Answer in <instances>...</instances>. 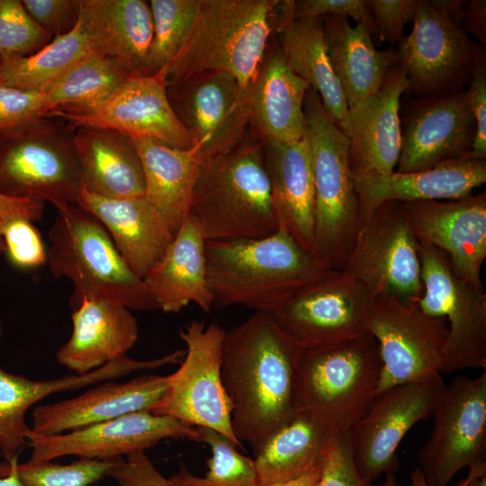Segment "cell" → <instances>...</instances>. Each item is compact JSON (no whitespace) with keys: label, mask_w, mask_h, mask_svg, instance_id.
<instances>
[{"label":"cell","mask_w":486,"mask_h":486,"mask_svg":"<svg viewBox=\"0 0 486 486\" xmlns=\"http://www.w3.org/2000/svg\"><path fill=\"white\" fill-rule=\"evenodd\" d=\"M302 351L268 312L255 311L226 331L221 379L232 404V429L255 454L267 436L299 410L294 382Z\"/></svg>","instance_id":"obj_1"},{"label":"cell","mask_w":486,"mask_h":486,"mask_svg":"<svg viewBox=\"0 0 486 486\" xmlns=\"http://www.w3.org/2000/svg\"><path fill=\"white\" fill-rule=\"evenodd\" d=\"M291 18L290 0H200L194 22L164 72L166 87L223 71L248 91L270 35Z\"/></svg>","instance_id":"obj_2"},{"label":"cell","mask_w":486,"mask_h":486,"mask_svg":"<svg viewBox=\"0 0 486 486\" xmlns=\"http://www.w3.org/2000/svg\"><path fill=\"white\" fill-rule=\"evenodd\" d=\"M207 282L214 305L271 312L331 271L284 230L261 238L207 240Z\"/></svg>","instance_id":"obj_3"},{"label":"cell","mask_w":486,"mask_h":486,"mask_svg":"<svg viewBox=\"0 0 486 486\" xmlns=\"http://www.w3.org/2000/svg\"><path fill=\"white\" fill-rule=\"evenodd\" d=\"M188 214L207 240L261 238L276 232L263 140H242L202 162Z\"/></svg>","instance_id":"obj_4"},{"label":"cell","mask_w":486,"mask_h":486,"mask_svg":"<svg viewBox=\"0 0 486 486\" xmlns=\"http://www.w3.org/2000/svg\"><path fill=\"white\" fill-rule=\"evenodd\" d=\"M49 231L47 264L69 279L72 309L84 299H105L130 310H158L143 280L128 267L100 220L79 204H62Z\"/></svg>","instance_id":"obj_5"},{"label":"cell","mask_w":486,"mask_h":486,"mask_svg":"<svg viewBox=\"0 0 486 486\" xmlns=\"http://www.w3.org/2000/svg\"><path fill=\"white\" fill-rule=\"evenodd\" d=\"M303 111L314 185L311 256L322 267L340 271L363 221L349 166V141L327 116L320 96L310 88L305 94Z\"/></svg>","instance_id":"obj_6"},{"label":"cell","mask_w":486,"mask_h":486,"mask_svg":"<svg viewBox=\"0 0 486 486\" xmlns=\"http://www.w3.org/2000/svg\"><path fill=\"white\" fill-rule=\"evenodd\" d=\"M373 336L302 349L296 368L294 400L334 432H348L377 395L382 374Z\"/></svg>","instance_id":"obj_7"},{"label":"cell","mask_w":486,"mask_h":486,"mask_svg":"<svg viewBox=\"0 0 486 486\" xmlns=\"http://www.w3.org/2000/svg\"><path fill=\"white\" fill-rule=\"evenodd\" d=\"M75 130L45 115L0 130V194L55 207L77 204L82 182Z\"/></svg>","instance_id":"obj_8"},{"label":"cell","mask_w":486,"mask_h":486,"mask_svg":"<svg viewBox=\"0 0 486 486\" xmlns=\"http://www.w3.org/2000/svg\"><path fill=\"white\" fill-rule=\"evenodd\" d=\"M226 330L212 322L192 320L179 336L186 345L179 368L168 375L166 389L150 412L192 427L211 428L240 449L231 425L232 404L221 379Z\"/></svg>","instance_id":"obj_9"},{"label":"cell","mask_w":486,"mask_h":486,"mask_svg":"<svg viewBox=\"0 0 486 486\" xmlns=\"http://www.w3.org/2000/svg\"><path fill=\"white\" fill-rule=\"evenodd\" d=\"M372 299L392 296L405 304L423 295L418 242L406 221L402 202L382 203L364 220L342 268Z\"/></svg>","instance_id":"obj_10"},{"label":"cell","mask_w":486,"mask_h":486,"mask_svg":"<svg viewBox=\"0 0 486 486\" xmlns=\"http://www.w3.org/2000/svg\"><path fill=\"white\" fill-rule=\"evenodd\" d=\"M412 22L410 33L396 51L409 84L406 92L421 98L464 90L476 65L486 58L484 47L428 0H418Z\"/></svg>","instance_id":"obj_11"},{"label":"cell","mask_w":486,"mask_h":486,"mask_svg":"<svg viewBox=\"0 0 486 486\" xmlns=\"http://www.w3.org/2000/svg\"><path fill=\"white\" fill-rule=\"evenodd\" d=\"M418 249L424 287L418 306L445 318L448 328L441 373L485 370L486 293L459 279L440 249L418 242Z\"/></svg>","instance_id":"obj_12"},{"label":"cell","mask_w":486,"mask_h":486,"mask_svg":"<svg viewBox=\"0 0 486 486\" xmlns=\"http://www.w3.org/2000/svg\"><path fill=\"white\" fill-rule=\"evenodd\" d=\"M434 426L419 451L418 468L432 486H446L464 468L485 462L486 371L457 376L433 412Z\"/></svg>","instance_id":"obj_13"},{"label":"cell","mask_w":486,"mask_h":486,"mask_svg":"<svg viewBox=\"0 0 486 486\" xmlns=\"http://www.w3.org/2000/svg\"><path fill=\"white\" fill-rule=\"evenodd\" d=\"M368 326L382 364L377 394L441 373L448 334L445 318L427 314L418 303L383 296L372 299Z\"/></svg>","instance_id":"obj_14"},{"label":"cell","mask_w":486,"mask_h":486,"mask_svg":"<svg viewBox=\"0 0 486 486\" xmlns=\"http://www.w3.org/2000/svg\"><path fill=\"white\" fill-rule=\"evenodd\" d=\"M371 302L356 279L331 271L268 313L287 337L306 349L372 336Z\"/></svg>","instance_id":"obj_15"},{"label":"cell","mask_w":486,"mask_h":486,"mask_svg":"<svg viewBox=\"0 0 486 486\" xmlns=\"http://www.w3.org/2000/svg\"><path fill=\"white\" fill-rule=\"evenodd\" d=\"M446 388L441 374L395 385L379 392L349 430L362 478L372 483L399 467L397 449L410 429L433 415Z\"/></svg>","instance_id":"obj_16"},{"label":"cell","mask_w":486,"mask_h":486,"mask_svg":"<svg viewBox=\"0 0 486 486\" xmlns=\"http://www.w3.org/2000/svg\"><path fill=\"white\" fill-rule=\"evenodd\" d=\"M167 94L201 164L243 140L249 123L248 91L231 74L205 72L168 86Z\"/></svg>","instance_id":"obj_17"},{"label":"cell","mask_w":486,"mask_h":486,"mask_svg":"<svg viewBox=\"0 0 486 486\" xmlns=\"http://www.w3.org/2000/svg\"><path fill=\"white\" fill-rule=\"evenodd\" d=\"M45 116L60 119L73 128L112 129L130 138H151L170 146L193 147L189 132L168 97L164 75H132L104 103L91 108H56Z\"/></svg>","instance_id":"obj_18"},{"label":"cell","mask_w":486,"mask_h":486,"mask_svg":"<svg viewBox=\"0 0 486 486\" xmlns=\"http://www.w3.org/2000/svg\"><path fill=\"white\" fill-rule=\"evenodd\" d=\"M166 438L202 442L196 427L150 411H139L55 435H38L30 429L26 445L32 449L30 460L34 462L68 455L107 460L144 452Z\"/></svg>","instance_id":"obj_19"},{"label":"cell","mask_w":486,"mask_h":486,"mask_svg":"<svg viewBox=\"0 0 486 486\" xmlns=\"http://www.w3.org/2000/svg\"><path fill=\"white\" fill-rule=\"evenodd\" d=\"M407 224L418 243L443 251L454 274L484 291L486 192L453 201L401 202Z\"/></svg>","instance_id":"obj_20"},{"label":"cell","mask_w":486,"mask_h":486,"mask_svg":"<svg viewBox=\"0 0 486 486\" xmlns=\"http://www.w3.org/2000/svg\"><path fill=\"white\" fill-rule=\"evenodd\" d=\"M400 152L397 172L430 169L464 158L471 150L475 121L466 89L414 99L400 117Z\"/></svg>","instance_id":"obj_21"},{"label":"cell","mask_w":486,"mask_h":486,"mask_svg":"<svg viewBox=\"0 0 486 486\" xmlns=\"http://www.w3.org/2000/svg\"><path fill=\"white\" fill-rule=\"evenodd\" d=\"M408 86L406 74L396 61L382 87L337 124L349 141L355 182L395 171L400 152V98Z\"/></svg>","instance_id":"obj_22"},{"label":"cell","mask_w":486,"mask_h":486,"mask_svg":"<svg viewBox=\"0 0 486 486\" xmlns=\"http://www.w3.org/2000/svg\"><path fill=\"white\" fill-rule=\"evenodd\" d=\"M110 381L74 398L39 405L32 411V432L60 434L130 413L150 411L164 394L168 375H141L126 382Z\"/></svg>","instance_id":"obj_23"},{"label":"cell","mask_w":486,"mask_h":486,"mask_svg":"<svg viewBox=\"0 0 486 486\" xmlns=\"http://www.w3.org/2000/svg\"><path fill=\"white\" fill-rule=\"evenodd\" d=\"M77 204L100 220L128 267L141 280L162 258L175 237L144 195L110 199L82 188Z\"/></svg>","instance_id":"obj_24"},{"label":"cell","mask_w":486,"mask_h":486,"mask_svg":"<svg viewBox=\"0 0 486 486\" xmlns=\"http://www.w3.org/2000/svg\"><path fill=\"white\" fill-rule=\"evenodd\" d=\"M71 320V336L56 358L78 375L125 356L139 338L131 310L105 299H84L73 309Z\"/></svg>","instance_id":"obj_25"},{"label":"cell","mask_w":486,"mask_h":486,"mask_svg":"<svg viewBox=\"0 0 486 486\" xmlns=\"http://www.w3.org/2000/svg\"><path fill=\"white\" fill-rule=\"evenodd\" d=\"M79 24L91 50L132 75H147L153 38L152 14L144 0H80Z\"/></svg>","instance_id":"obj_26"},{"label":"cell","mask_w":486,"mask_h":486,"mask_svg":"<svg viewBox=\"0 0 486 486\" xmlns=\"http://www.w3.org/2000/svg\"><path fill=\"white\" fill-rule=\"evenodd\" d=\"M263 143L272 204L279 228L311 254L314 185L307 138L289 143Z\"/></svg>","instance_id":"obj_27"},{"label":"cell","mask_w":486,"mask_h":486,"mask_svg":"<svg viewBox=\"0 0 486 486\" xmlns=\"http://www.w3.org/2000/svg\"><path fill=\"white\" fill-rule=\"evenodd\" d=\"M206 241L202 227L188 214L162 258L143 279L158 310L177 313L194 302L211 311L214 303L207 282Z\"/></svg>","instance_id":"obj_28"},{"label":"cell","mask_w":486,"mask_h":486,"mask_svg":"<svg viewBox=\"0 0 486 486\" xmlns=\"http://www.w3.org/2000/svg\"><path fill=\"white\" fill-rule=\"evenodd\" d=\"M309 88L290 68L278 46L263 59L248 89L249 123L263 141L289 143L305 136L303 104Z\"/></svg>","instance_id":"obj_29"},{"label":"cell","mask_w":486,"mask_h":486,"mask_svg":"<svg viewBox=\"0 0 486 486\" xmlns=\"http://www.w3.org/2000/svg\"><path fill=\"white\" fill-rule=\"evenodd\" d=\"M485 182L486 158L464 157L424 171H393L383 177L355 183L364 220L386 202L453 201L469 196Z\"/></svg>","instance_id":"obj_30"},{"label":"cell","mask_w":486,"mask_h":486,"mask_svg":"<svg viewBox=\"0 0 486 486\" xmlns=\"http://www.w3.org/2000/svg\"><path fill=\"white\" fill-rule=\"evenodd\" d=\"M75 145L84 190L110 199L145 194L141 160L130 136L81 126L76 128Z\"/></svg>","instance_id":"obj_31"},{"label":"cell","mask_w":486,"mask_h":486,"mask_svg":"<svg viewBox=\"0 0 486 486\" xmlns=\"http://www.w3.org/2000/svg\"><path fill=\"white\" fill-rule=\"evenodd\" d=\"M323 34L332 69L346 97L348 112L358 108L383 85L397 61L392 49L377 50L364 24L352 26L347 17H323Z\"/></svg>","instance_id":"obj_32"},{"label":"cell","mask_w":486,"mask_h":486,"mask_svg":"<svg viewBox=\"0 0 486 486\" xmlns=\"http://www.w3.org/2000/svg\"><path fill=\"white\" fill-rule=\"evenodd\" d=\"M131 139L143 167L144 196L176 235L189 213L201 166L198 151L194 146L183 149L151 138Z\"/></svg>","instance_id":"obj_33"},{"label":"cell","mask_w":486,"mask_h":486,"mask_svg":"<svg viewBox=\"0 0 486 486\" xmlns=\"http://www.w3.org/2000/svg\"><path fill=\"white\" fill-rule=\"evenodd\" d=\"M336 434L311 412L294 411L255 454L258 486L287 482L307 472L320 462Z\"/></svg>","instance_id":"obj_34"},{"label":"cell","mask_w":486,"mask_h":486,"mask_svg":"<svg viewBox=\"0 0 486 486\" xmlns=\"http://www.w3.org/2000/svg\"><path fill=\"white\" fill-rule=\"evenodd\" d=\"M323 17L288 21L275 32L290 68L317 93L327 116L338 124L348 114L346 97L327 53Z\"/></svg>","instance_id":"obj_35"},{"label":"cell","mask_w":486,"mask_h":486,"mask_svg":"<svg viewBox=\"0 0 486 486\" xmlns=\"http://www.w3.org/2000/svg\"><path fill=\"white\" fill-rule=\"evenodd\" d=\"M92 51L78 22L71 32L53 38L32 55L1 59L0 81L17 90L44 94Z\"/></svg>","instance_id":"obj_36"},{"label":"cell","mask_w":486,"mask_h":486,"mask_svg":"<svg viewBox=\"0 0 486 486\" xmlns=\"http://www.w3.org/2000/svg\"><path fill=\"white\" fill-rule=\"evenodd\" d=\"M130 76L113 59L92 51L42 94L46 113L56 108L97 106L114 94Z\"/></svg>","instance_id":"obj_37"},{"label":"cell","mask_w":486,"mask_h":486,"mask_svg":"<svg viewBox=\"0 0 486 486\" xmlns=\"http://www.w3.org/2000/svg\"><path fill=\"white\" fill-rule=\"evenodd\" d=\"M202 442L209 445L212 457L203 477L180 466L169 479L174 486H258L255 462L240 454L228 438L211 428L196 427Z\"/></svg>","instance_id":"obj_38"},{"label":"cell","mask_w":486,"mask_h":486,"mask_svg":"<svg viewBox=\"0 0 486 486\" xmlns=\"http://www.w3.org/2000/svg\"><path fill=\"white\" fill-rule=\"evenodd\" d=\"M200 0H150L153 38L146 74L164 72L181 48L196 16Z\"/></svg>","instance_id":"obj_39"},{"label":"cell","mask_w":486,"mask_h":486,"mask_svg":"<svg viewBox=\"0 0 486 486\" xmlns=\"http://www.w3.org/2000/svg\"><path fill=\"white\" fill-rule=\"evenodd\" d=\"M122 458L107 460L78 458L69 464L29 460L18 464L17 472L24 486H90L106 476Z\"/></svg>","instance_id":"obj_40"},{"label":"cell","mask_w":486,"mask_h":486,"mask_svg":"<svg viewBox=\"0 0 486 486\" xmlns=\"http://www.w3.org/2000/svg\"><path fill=\"white\" fill-rule=\"evenodd\" d=\"M52 37L31 17L20 0H0V60L32 55Z\"/></svg>","instance_id":"obj_41"},{"label":"cell","mask_w":486,"mask_h":486,"mask_svg":"<svg viewBox=\"0 0 486 486\" xmlns=\"http://www.w3.org/2000/svg\"><path fill=\"white\" fill-rule=\"evenodd\" d=\"M2 238L4 253L16 268L29 270L47 263V251L32 221L25 218L10 220L3 229Z\"/></svg>","instance_id":"obj_42"},{"label":"cell","mask_w":486,"mask_h":486,"mask_svg":"<svg viewBox=\"0 0 486 486\" xmlns=\"http://www.w3.org/2000/svg\"><path fill=\"white\" fill-rule=\"evenodd\" d=\"M316 486H372L358 472L349 431L332 437L322 454L321 473Z\"/></svg>","instance_id":"obj_43"},{"label":"cell","mask_w":486,"mask_h":486,"mask_svg":"<svg viewBox=\"0 0 486 486\" xmlns=\"http://www.w3.org/2000/svg\"><path fill=\"white\" fill-rule=\"evenodd\" d=\"M10 373L0 367V453L5 462L18 458L26 445L30 427L20 417L12 402L9 392Z\"/></svg>","instance_id":"obj_44"},{"label":"cell","mask_w":486,"mask_h":486,"mask_svg":"<svg viewBox=\"0 0 486 486\" xmlns=\"http://www.w3.org/2000/svg\"><path fill=\"white\" fill-rule=\"evenodd\" d=\"M35 22L52 39L71 32L78 22L80 0H22Z\"/></svg>","instance_id":"obj_45"},{"label":"cell","mask_w":486,"mask_h":486,"mask_svg":"<svg viewBox=\"0 0 486 486\" xmlns=\"http://www.w3.org/2000/svg\"><path fill=\"white\" fill-rule=\"evenodd\" d=\"M418 0H366L376 36L382 41L399 43L405 25L413 21Z\"/></svg>","instance_id":"obj_46"},{"label":"cell","mask_w":486,"mask_h":486,"mask_svg":"<svg viewBox=\"0 0 486 486\" xmlns=\"http://www.w3.org/2000/svg\"><path fill=\"white\" fill-rule=\"evenodd\" d=\"M46 112L42 94L17 90L0 81V130L43 116Z\"/></svg>","instance_id":"obj_47"},{"label":"cell","mask_w":486,"mask_h":486,"mask_svg":"<svg viewBox=\"0 0 486 486\" xmlns=\"http://www.w3.org/2000/svg\"><path fill=\"white\" fill-rule=\"evenodd\" d=\"M339 15L353 18L376 35L366 0H298L293 4V18Z\"/></svg>","instance_id":"obj_48"},{"label":"cell","mask_w":486,"mask_h":486,"mask_svg":"<svg viewBox=\"0 0 486 486\" xmlns=\"http://www.w3.org/2000/svg\"><path fill=\"white\" fill-rule=\"evenodd\" d=\"M466 94L475 121V135L471 150L465 158H486V58L476 65Z\"/></svg>","instance_id":"obj_49"},{"label":"cell","mask_w":486,"mask_h":486,"mask_svg":"<svg viewBox=\"0 0 486 486\" xmlns=\"http://www.w3.org/2000/svg\"><path fill=\"white\" fill-rule=\"evenodd\" d=\"M106 476L120 482V486H174L164 477L143 452L122 458Z\"/></svg>","instance_id":"obj_50"},{"label":"cell","mask_w":486,"mask_h":486,"mask_svg":"<svg viewBox=\"0 0 486 486\" xmlns=\"http://www.w3.org/2000/svg\"><path fill=\"white\" fill-rule=\"evenodd\" d=\"M44 212V202L22 200L0 194V255L4 246L2 231L4 226L15 218H25L32 222L40 221Z\"/></svg>","instance_id":"obj_51"},{"label":"cell","mask_w":486,"mask_h":486,"mask_svg":"<svg viewBox=\"0 0 486 486\" xmlns=\"http://www.w3.org/2000/svg\"><path fill=\"white\" fill-rule=\"evenodd\" d=\"M462 27L467 34L473 35L478 43L486 45V1H465Z\"/></svg>","instance_id":"obj_52"},{"label":"cell","mask_w":486,"mask_h":486,"mask_svg":"<svg viewBox=\"0 0 486 486\" xmlns=\"http://www.w3.org/2000/svg\"><path fill=\"white\" fill-rule=\"evenodd\" d=\"M430 4L437 11L444 14L454 23L462 26L464 4L463 0H428Z\"/></svg>","instance_id":"obj_53"},{"label":"cell","mask_w":486,"mask_h":486,"mask_svg":"<svg viewBox=\"0 0 486 486\" xmlns=\"http://www.w3.org/2000/svg\"><path fill=\"white\" fill-rule=\"evenodd\" d=\"M320 473L321 459L310 470L297 478L266 486H316L320 477Z\"/></svg>","instance_id":"obj_54"},{"label":"cell","mask_w":486,"mask_h":486,"mask_svg":"<svg viewBox=\"0 0 486 486\" xmlns=\"http://www.w3.org/2000/svg\"><path fill=\"white\" fill-rule=\"evenodd\" d=\"M457 486H486V462L470 467L467 476Z\"/></svg>","instance_id":"obj_55"},{"label":"cell","mask_w":486,"mask_h":486,"mask_svg":"<svg viewBox=\"0 0 486 486\" xmlns=\"http://www.w3.org/2000/svg\"><path fill=\"white\" fill-rule=\"evenodd\" d=\"M9 464H11V470L8 474L0 476V486H24L17 472L18 458L14 459Z\"/></svg>","instance_id":"obj_56"},{"label":"cell","mask_w":486,"mask_h":486,"mask_svg":"<svg viewBox=\"0 0 486 486\" xmlns=\"http://www.w3.org/2000/svg\"><path fill=\"white\" fill-rule=\"evenodd\" d=\"M410 486H432L427 482L421 471L416 467L410 472Z\"/></svg>","instance_id":"obj_57"},{"label":"cell","mask_w":486,"mask_h":486,"mask_svg":"<svg viewBox=\"0 0 486 486\" xmlns=\"http://www.w3.org/2000/svg\"><path fill=\"white\" fill-rule=\"evenodd\" d=\"M382 486H400L394 472L385 474V479Z\"/></svg>","instance_id":"obj_58"},{"label":"cell","mask_w":486,"mask_h":486,"mask_svg":"<svg viewBox=\"0 0 486 486\" xmlns=\"http://www.w3.org/2000/svg\"><path fill=\"white\" fill-rule=\"evenodd\" d=\"M11 470V464L7 462H0V476H4L9 473Z\"/></svg>","instance_id":"obj_59"},{"label":"cell","mask_w":486,"mask_h":486,"mask_svg":"<svg viewBox=\"0 0 486 486\" xmlns=\"http://www.w3.org/2000/svg\"><path fill=\"white\" fill-rule=\"evenodd\" d=\"M3 333V326H2V320L0 319V336L2 335Z\"/></svg>","instance_id":"obj_60"}]
</instances>
